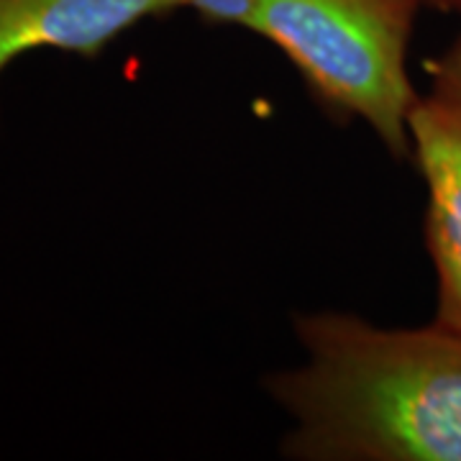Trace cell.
<instances>
[{
    "instance_id": "6da1fadb",
    "label": "cell",
    "mask_w": 461,
    "mask_h": 461,
    "mask_svg": "<svg viewBox=\"0 0 461 461\" xmlns=\"http://www.w3.org/2000/svg\"><path fill=\"white\" fill-rule=\"evenodd\" d=\"M300 362L267 379L303 461H461V329L295 318Z\"/></svg>"
},
{
    "instance_id": "7a4b0ae2",
    "label": "cell",
    "mask_w": 461,
    "mask_h": 461,
    "mask_svg": "<svg viewBox=\"0 0 461 461\" xmlns=\"http://www.w3.org/2000/svg\"><path fill=\"white\" fill-rule=\"evenodd\" d=\"M420 8L423 0H259L251 32L290 59L321 105L405 159L418 95L408 51Z\"/></svg>"
},
{
    "instance_id": "3957f363",
    "label": "cell",
    "mask_w": 461,
    "mask_h": 461,
    "mask_svg": "<svg viewBox=\"0 0 461 461\" xmlns=\"http://www.w3.org/2000/svg\"><path fill=\"white\" fill-rule=\"evenodd\" d=\"M408 141L429 193L436 321L461 329V33L426 65V87L408 115Z\"/></svg>"
},
{
    "instance_id": "277c9868",
    "label": "cell",
    "mask_w": 461,
    "mask_h": 461,
    "mask_svg": "<svg viewBox=\"0 0 461 461\" xmlns=\"http://www.w3.org/2000/svg\"><path fill=\"white\" fill-rule=\"evenodd\" d=\"M182 8L185 0H0V72L33 50L93 59L136 23Z\"/></svg>"
},
{
    "instance_id": "5b68a950",
    "label": "cell",
    "mask_w": 461,
    "mask_h": 461,
    "mask_svg": "<svg viewBox=\"0 0 461 461\" xmlns=\"http://www.w3.org/2000/svg\"><path fill=\"white\" fill-rule=\"evenodd\" d=\"M185 8L195 11L208 23L239 26L251 32L259 0H185Z\"/></svg>"
},
{
    "instance_id": "8992f818",
    "label": "cell",
    "mask_w": 461,
    "mask_h": 461,
    "mask_svg": "<svg viewBox=\"0 0 461 461\" xmlns=\"http://www.w3.org/2000/svg\"><path fill=\"white\" fill-rule=\"evenodd\" d=\"M423 5L438 8V11H446V14H459L461 16V0H423Z\"/></svg>"
}]
</instances>
